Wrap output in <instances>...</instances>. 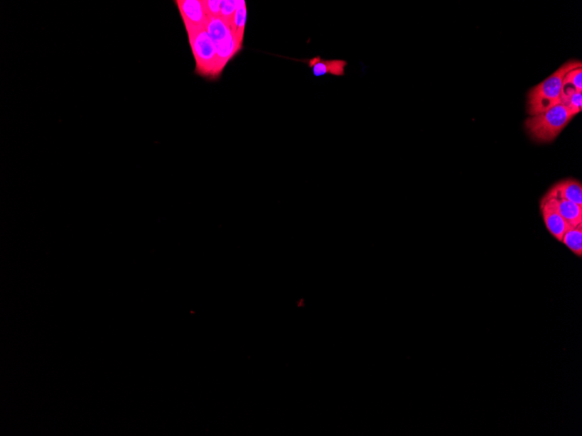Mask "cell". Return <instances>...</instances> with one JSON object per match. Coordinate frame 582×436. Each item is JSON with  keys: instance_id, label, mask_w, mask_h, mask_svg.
I'll use <instances>...</instances> for the list:
<instances>
[{"instance_id": "cell-1", "label": "cell", "mask_w": 582, "mask_h": 436, "mask_svg": "<svg viewBox=\"0 0 582 436\" xmlns=\"http://www.w3.org/2000/svg\"><path fill=\"white\" fill-rule=\"evenodd\" d=\"M580 67H582L581 60H568L552 75L532 87L527 92V114L529 116L541 114L560 104L565 75L573 69Z\"/></svg>"}, {"instance_id": "cell-2", "label": "cell", "mask_w": 582, "mask_h": 436, "mask_svg": "<svg viewBox=\"0 0 582 436\" xmlns=\"http://www.w3.org/2000/svg\"><path fill=\"white\" fill-rule=\"evenodd\" d=\"M574 115L562 104L534 116L524 123L531 140L539 144L554 142L572 121Z\"/></svg>"}, {"instance_id": "cell-3", "label": "cell", "mask_w": 582, "mask_h": 436, "mask_svg": "<svg viewBox=\"0 0 582 436\" xmlns=\"http://www.w3.org/2000/svg\"><path fill=\"white\" fill-rule=\"evenodd\" d=\"M186 31L195 60V72L205 79L218 80L225 67L219 60L205 26L188 28Z\"/></svg>"}, {"instance_id": "cell-4", "label": "cell", "mask_w": 582, "mask_h": 436, "mask_svg": "<svg viewBox=\"0 0 582 436\" xmlns=\"http://www.w3.org/2000/svg\"><path fill=\"white\" fill-rule=\"evenodd\" d=\"M215 48L217 50L220 61L223 67L233 59L244 48V45L238 41L231 21H227L222 17H209L205 23Z\"/></svg>"}, {"instance_id": "cell-5", "label": "cell", "mask_w": 582, "mask_h": 436, "mask_svg": "<svg viewBox=\"0 0 582 436\" xmlns=\"http://www.w3.org/2000/svg\"><path fill=\"white\" fill-rule=\"evenodd\" d=\"M541 212L546 229L557 241L561 242L566 231L572 227L559 213L552 202L545 197L541 200Z\"/></svg>"}, {"instance_id": "cell-6", "label": "cell", "mask_w": 582, "mask_h": 436, "mask_svg": "<svg viewBox=\"0 0 582 436\" xmlns=\"http://www.w3.org/2000/svg\"><path fill=\"white\" fill-rule=\"evenodd\" d=\"M175 2L183 18L185 28L205 26L209 16L204 9L203 0H176Z\"/></svg>"}, {"instance_id": "cell-7", "label": "cell", "mask_w": 582, "mask_h": 436, "mask_svg": "<svg viewBox=\"0 0 582 436\" xmlns=\"http://www.w3.org/2000/svg\"><path fill=\"white\" fill-rule=\"evenodd\" d=\"M299 62L306 63L312 69L315 77L331 75L334 77H344L348 62L345 60H323L320 56L311 58L309 60H295Z\"/></svg>"}, {"instance_id": "cell-8", "label": "cell", "mask_w": 582, "mask_h": 436, "mask_svg": "<svg viewBox=\"0 0 582 436\" xmlns=\"http://www.w3.org/2000/svg\"><path fill=\"white\" fill-rule=\"evenodd\" d=\"M546 197L558 196L582 207V185L576 179L559 181L546 192Z\"/></svg>"}, {"instance_id": "cell-9", "label": "cell", "mask_w": 582, "mask_h": 436, "mask_svg": "<svg viewBox=\"0 0 582 436\" xmlns=\"http://www.w3.org/2000/svg\"><path fill=\"white\" fill-rule=\"evenodd\" d=\"M556 207L557 211L565 219V221L571 227H576L582 223V207L576 205L558 196L546 197Z\"/></svg>"}, {"instance_id": "cell-10", "label": "cell", "mask_w": 582, "mask_h": 436, "mask_svg": "<svg viewBox=\"0 0 582 436\" xmlns=\"http://www.w3.org/2000/svg\"><path fill=\"white\" fill-rule=\"evenodd\" d=\"M561 242L577 257L582 256V223L566 231Z\"/></svg>"}, {"instance_id": "cell-11", "label": "cell", "mask_w": 582, "mask_h": 436, "mask_svg": "<svg viewBox=\"0 0 582 436\" xmlns=\"http://www.w3.org/2000/svg\"><path fill=\"white\" fill-rule=\"evenodd\" d=\"M247 21V7L244 0H237V9L232 19V27L239 42L244 45V38Z\"/></svg>"}, {"instance_id": "cell-12", "label": "cell", "mask_w": 582, "mask_h": 436, "mask_svg": "<svg viewBox=\"0 0 582 436\" xmlns=\"http://www.w3.org/2000/svg\"><path fill=\"white\" fill-rule=\"evenodd\" d=\"M573 92H582V67L573 69L566 73L561 98L571 94Z\"/></svg>"}, {"instance_id": "cell-13", "label": "cell", "mask_w": 582, "mask_h": 436, "mask_svg": "<svg viewBox=\"0 0 582 436\" xmlns=\"http://www.w3.org/2000/svg\"><path fill=\"white\" fill-rule=\"evenodd\" d=\"M561 104L564 105L576 116L581 113L582 109V92H573L571 94L561 98Z\"/></svg>"}, {"instance_id": "cell-14", "label": "cell", "mask_w": 582, "mask_h": 436, "mask_svg": "<svg viewBox=\"0 0 582 436\" xmlns=\"http://www.w3.org/2000/svg\"><path fill=\"white\" fill-rule=\"evenodd\" d=\"M237 9V0H222L221 17L227 21H232Z\"/></svg>"}, {"instance_id": "cell-15", "label": "cell", "mask_w": 582, "mask_h": 436, "mask_svg": "<svg viewBox=\"0 0 582 436\" xmlns=\"http://www.w3.org/2000/svg\"><path fill=\"white\" fill-rule=\"evenodd\" d=\"M222 0H203L204 9L209 17H221Z\"/></svg>"}]
</instances>
